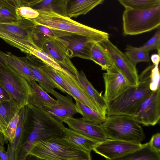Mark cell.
<instances>
[{
	"mask_svg": "<svg viewBox=\"0 0 160 160\" xmlns=\"http://www.w3.org/2000/svg\"><path fill=\"white\" fill-rule=\"evenodd\" d=\"M105 91L103 97L107 102L118 97L130 85L122 72L114 65L103 73Z\"/></svg>",
	"mask_w": 160,
	"mask_h": 160,
	"instance_id": "obj_13",
	"label": "cell"
},
{
	"mask_svg": "<svg viewBox=\"0 0 160 160\" xmlns=\"http://www.w3.org/2000/svg\"><path fill=\"white\" fill-rule=\"evenodd\" d=\"M30 88V94L27 106L42 108L46 110L53 107L57 100L51 97L38 84L32 80H27Z\"/></svg>",
	"mask_w": 160,
	"mask_h": 160,
	"instance_id": "obj_18",
	"label": "cell"
},
{
	"mask_svg": "<svg viewBox=\"0 0 160 160\" xmlns=\"http://www.w3.org/2000/svg\"><path fill=\"white\" fill-rule=\"evenodd\" d=\"M151 60L154 65L158 64L160 61V55L158 54H152L151 57Z\"/></svg>",
	"mask_w": 160,
	"mask_h": 160,
	"instance_id": "obj_44",
	"label": "cell"
},
{
	"mask_svg": "<svg viewBox=\"0 0 160 160\" xmlns=\"http://www.w3.org/2000/svg\"><path fill=\"white\" fill-rule=\"evenodd\" d=\"M0 156L2 160H9L7 151H3L0 150Z\"/></svg>",
	"mask_w": 160,
	"mask_h": 160,
	"instance_id": "obj_45",
	"label": "cell"
},
{
	"mask_svg": "<svg viewBox=\"0 0 160 160\" xmlns=\"http://www.w3.org/2000/svg\"><path fill=\"white\" fill-rule=\"evenodd\" d=\"M22 108L11 99L0 102V115L8 125L10 121L19 112Z\"/></svg>",
	"mask_w": 160,
	"mask_h": 160,
	"instance_id": "obj_34",
	"label": "cell"
},
{
	"mask_svg": "<svg viewBox=\"0 0 160 160\" xmlns=\"http://www.w3.org/2000/svg\"><path fill=\"white\" fill-rule=\"evenodd\" d=\"M74 99L77 112L82 116L81 118L82 120L97 124H102L104 122L106 117L76 99Z\"/></svg>",
	"mask_w": 160,
	"mask_h": 160,
	"instance_id": "obj_28",
	"label": "cell"
},
{
	"mask_svg": "<svg viewBox=\"0 0 160 160\" xmlns=\"http://www.w3.org/2000/svg\"><path fill=\"white\" fill-rule=\"evenodd\" d=\"M0 85L18 106L27 105L31 92L28 82L8 65L0 62Z\"/></svg>",
	"mask_w": 160,
	"mask_h": 160,
	"instance_id": "obj_8",
	"label": "cell"
},
{
	"mask_svg": "<svg viewBox=\"0 0 160 160\" xmlns=\"http://www.w3.org/2000/svg\"><path fill=\"white\" fill-rule=\"evenodd\" d=\"M54 31L55 37L60 40L67 55L69 58L78 57L91 60V49L96 42L80 35Z\"/></svg>",
	"mask_w": 160,
	"mask_h": 160,
	"instance_id": "obj_9",
	"label": "cell"
},
{
	"mask_svg": "<svg viewBox=\"0 0 160 160\" xmlns=\"http://www.w3.org/2000/svg\"><path fill=\"white\" fill-rule=\"evenodd\" d=\"M153 66H148L139 76L137 85L130 86L115 98L107 102L108 116L135 115L141 103L152 92L149 85L151 71Z\"/></svg>",
	"mask_w": 160,
	"mask_h": 160,
	"instance_id": "obj_2",
	"label": "cell"
},
{
	"mask_svg": "<svg viewBox=\"0 0 160 160\" xmlns=\"http://www.w3.org/2000/svg\"><path fill=\"white\" fill-rule=\"evenodd\" d=\"M16 8L11 0H0V23H9L22 19L17 15Z\"/></svg>",
	"mask_w": 160,
	"mask_h": 160,
	"instance_id": "obj_32",
	"label": "cell"
},
{
	"mask_svg": "<svg viewBox=\"0 0 160 160\" xmlns=\"http://www.w3.org/2000/svg\"><path fill=\"white\" fill-rule=\"evenodd\" d=\"M102 125L108 139L140 143L145 137L142 128L132 117L108 116Z\"/></svg>",
	"mask_w": 160,
	"mask_h": 160,
	"instance_id": "obj_5",
	"label": "cell"
},
{
	"mask_svg": "<svg viewBox=\"0 0 160 160\" xmlns=\"http://www.w3.org/2000/svg\"><path fill=\"white\" fill-rule=\"evenodd\" d=\"M91 59V60L100 66L103 70L106 71L113 64L107 51L100 42H96L92 46Z\"/></svg>",
	"mask_w": 160,
	"mask_h": 160,
	"instance_id": "obj_25",
	"label": "cell"
},
{
	"mask_svg": "<svg viewBox=\"0 0 160 160\" xmlns=\"http://www.w3.org/2000/svg\"><path fill=\"white\" fill-rule=\"evenodd\" d=\"M68 0H39L32 8L36 10L52 12L58 14L67 16Z\"/></svg>",
	"mask_w": 160,
	"mask_h": 160,
	"instance_id": "obj_26",
	"label": "cell"
},
{
	"mask_svg": "<svg viewBox=\"0 0 160 160\" xmlns=\"http://www.w3.org/2000/svg\"><path fill=\"white\" fill-rule=\"evenodd\" d=\"M150 146L155 150L160 152V134L157 133L153 135L148 142Z\"/></svg>",
	"mask_w": 160,
	"mask_h": 160,
	"instance_id": "obj_40",
	"label": "cell"
},
{
	"mask_svg": "<svg viewBox=\"0 0 160 160\" xmlns=\"http://www.w3.org/2000/svg\"><path fill=\"white\" fill-rule=\"evenodd\" d=\"M65 132L66 137L73 143L90 152L100 142L70 128H66Z\"/></svg>",
	"mask_w": 160,
	"mask_h": 160,
	"instance_id": "obj_27",
	"label": "cell"
},
{
	"mask_svg": "<svg viewBox=\"0 0 160 160\" xmlns=\"http://www.w3.org/2000/svg\"><path fill=\"white\" fill-rule=\"evenodd\" d=\"M50 37H56L54 30L42 25H36L32 37L34 44L39 42Z\"/></svg>",
	"mask_w": 160,
	"mask_h": 160,
	"instance_id": "obj_35",
	"label": "cell"
},
{
	"mask_svg": "<svg viewBox=\"0 0 160 160\" xmlns=\"http://www.w3.org/2000/svg\"><path fill=\"white\" fill-rule=\"evenodd\" d=\"M122 17L124 35L141 34L160 27V6L145 11L125 9Z\"/></svg>",
	"mask_w": 160,
	"mask_h": 160,
	"instance_id": "obj_6",
	"label": "cell"
},
{
	"mask_svg": "<svg viewBox=\"0 0 160 160\" xmlns=\"http://www.w3.org/2000/svg\"><path fill=\"white\" fill-rule=\"evenodd\" d=\"M19 118V113L15 115L7 125L6 130L7 141L9 143H12L14 139Z\"/></svg>",
	"mask_w": 160,
	"mask_h": 160,
	"instance_id": "obj_39",
	"label": "cell"
},
{
	"mask_svg": "<svg viewBox=\"0 0 160 160\" xmlns=\"http://www.w3.org/2000/svg\"><path fill=\"white\" fill-rule=\"evenodd\" d=\"M2 52H3L0 50V62L3 64H7L3 55Z\"/></svg>",
	"mask_w": 160,
	"mask_h": 160,
	"instance_id": "obj_47",
	"label": "cell"
},
{
	"mask_svg": "<svg viewBox=\"0 0 160 160\" xmlns=\"http://www.w3.org/2000/svg\"><path fill=\"white\" fill-rule=\"evenodd\" d=\"M38 64L40 69L55 84L57 87V89L71 96L68 88L58 71L45 64L39 58Z\"/></svg>",
	"mask_w": 160,
	"mask_h": 160,
	"instance_id": "obj_29",
	"label": "cell"
},
{
	"mask_svg": "<svg viewBox=\"0 0 160 160\" xmlns=\"http://www.w3.org/2000/svg\"><path fill=\"white\" fill-rule=\"evenodd\" d=\"M36 24L28 19L9 23H0V38L10 45L28 54L34 44L32 37Z\"/></svg>",
	"mask_w": 160,
	"mask_h": 160,
	"instance_id": "obj_7",
	"label": "cell"
},
{
	"mask_svg": "<svg viewBox=\"0 0 160 160\" xmlns=\"http://www.w3.org/2000/svg\"><path fill=\"white\" fill-rule=\"evenodd\" d=\"M17 14L21 18L28 19L36 18L39 13L37 10L28 6H22L16 9Z\"/></svg>",
	"mask_w": 160,
	"mask_h": 160,
	"instance_id": "obj_37",
	"label": "cell"
},
{
	"mask_svg": "<svg viewBox=\"0 0 160 160\" xmlns=\"http://www.w3.org/2000/svg\"><path fill=\"white\" fill-rule=\"evenodd\" d=\"M7 126V125L0 115V132L3 135L7 141L6 130Z\"/></svg>",
	"mask_w": 160,
	"mask_h": 160,
	"instance_id": "obj_42",
	"label": "cell"
},
{
	"mask_svg": "<svg viewBox=\"0 0 160 160\" xmlns=\"http://www.w3.org/2000/svg\"><path fill=\"white\" fill-rule=\"evenodd\" d=\"M125 9L148 10L160 6V0H119Z\"/></svg>",
	"mask_w": 160,
	"mask_h": 160,
	"instance_id": "obj_30",
	"label": "cell"
},
{
	"mask_svg": "<svg viewBox=\"0 0 160 160\" xmlns=\"http://www.w3.org/2000/svg\"><path fill=\"white\" fill-rule=\"evenodd\" d=\"M37 11L39 13L38 17L28 19L36 25H42L53 30L84 36L95 42L101 43L109 39L108 33L81 24L68 16L52 12Z\"/></svg>",
	"mask_w": 160,
	"mask_h": 160,
	"instance_id": "obj_4",
	"label": "cell"
},
{
	"mask_svg": "<svg viewBox=\"0 0 160 160\" xmlns=\"http://www.w3.org/2000/svg\"><path fill=\"white\" fill-rule=\"evenodd\" d=\"M29 154L44 160H92L91 152L66 137L52 138L37 142Z\"/></svg>",
	"mask_w": 160,
	"mask_h": 160,
	"instance_id": "obj_3",
	"label": "cell"
},
{
	"mask_svg": "<svg viewBox=\"0 0 160 160\" xmlns=\"http://www.w3.org/2000/svg\"><path fill=\"white\" fill-rule=\"evenodd\" d=\"M28 117L25 130L14 154V160H24L38 142L66 137L63 123L42 108L27 106Z\"/></svg>",
	"mask_w": 160,
	"mask_h": 160,
	"instance_id": "obj_1",
	"label": "cell"
},
{
	"mask_svg": "<svg viewBox=\"0 0 160 160\" xmlns=\"http://www.w3.org/2000/svg\"><path fill=\"white\" fill-rule=\"evenodd\" d=\"M110 55L113 64L122 72L130 85L135 86L139 82V76L134 66L125 53L107 39L100 43Z\"/></svg>",
	"mask_w": 160,
	"mask_h": 160,
	"instance_id": "obj_11",
	"label": "cell"
},
{
	"mask_svg": "<svg viewBox=\"0 0 160 160\" xmlns=\"http://www.w3.org/2000/svg\"><path fill=\"white\" fill-rule=\"evenodd\" d=\"M143 47L146 48L149 51L156 50L158 54H160V27L153 36L145 43Z\"/></svg>",
	"mask_w": 160,
	"mask_h": 160,
	"instance_id": "obj_36",
	"label": "cell"
},
{
	"mask_svg": "<svg viewBox=\"0 0 160 160\" xmlns=\"http://www.w3.org/2000/svg\"><path fill=\"white\" fill-rule=\"evenodd\" d=\"M125 54L131 62L135 66L140 62H149V51L142 46L136 47L127 45Z\"/></svg>",
	"mask_w": 160,
	"mask_h": 160,
	"instance_id": "obj_31",
	"label": "cell"
},
{
	"mask_svg": "<svg viewBox=\"0 0 160 160\" xmlns=\"http://www.w3.org/2000/svg\"><path fill=\"white\" fill-rule=\"evenodd\" d=\"M0 160H1V158L0 156Z\"/></svg>",
	"mask_w": 160,
	"mask_h": 160,
	"instance_id": "obj_48",
	"label": "cell"
},
{
	"mask_svg": "<svg viewBox=\"0 0 160 160\" xmlns=\"http://www.w3.org/2000/svg\"><path fill=\"white\" fill-rule=\"evenodd\" d=\"M63 122L70 128L100 142L108 139L102 124H97L85 121L81 118L73 117L65 118Z\"/></svg>",
	"mask_w": 160,
	"mask_h": 160,
	"instance_id": "obj_15",
	"label": "cell"
},
{
	"mask_svg": "<svg viewBox=\"0 0 160 160\" xmlns=\"http://www.w3.org/2000/svg\"><path fill=\"white\" fill-rule=\"evenodd\" d=\"M104 2V0H68L67 16L70 18H76L85 15Z\"/></svg>",
	"mask_w": 160,
	"mask_h": 160,
	"instance_id": "obj_21",
	"label": "cell"
},
{
	"mask_svg": "<svg viewBox=\"0 0 160 160\" xmlns=\"http://www.w3.org/2000/svg\"><path fill=\"white\" fill-rule=\"evenodd\" d=\"M75 77L87 95L100 110L101 114L106 117L107 102L101 93L94 88L82 71H78Z\"/></svg>",
	"mask_w": 160,
	"mask_h": 160,
	"instance_id": "obj_19",
	"label": "cell"
},
{
	"mask_svg": "<svg viewBox=\"0 0 160 160\" xmlns=\"http://www.w3.org/2000/svg\"><path fill=\"white\" fill-rule=\"evenodd\" d=\"M142 145L141 143L108 138L100 142L92 150L106 159L111 160L137 150Z\"/></svg>",
	"mask_w": 160,
	"mask_h": 160,
	"instance_id": "obj_14",
	"label": "cell"
},
{
	"mask_svg": "<svg viewBox=\"0 0 160 160\" xmlns=\"http://www.w3.org/2000/svg\"><path fill=\"white\" fill-rule=\"evenodd\" d=\"M19 58L34 74L39 85L46 92L52 94L57 87L39 68V58L30 54H28L25 57Z\"/></svg>",
	"mask_w": 160,
	"mask_h": 160,
	"instance_id": "obj_20",
	"label": "cell"
},
{
	"mask_svg": "<svg viewBox=\"0 0 160 160\" xmlns=\"http://www.w3.org/2000/svg\"><path fill=\"white\" fill-rule=\"evenodd\" d=\"M56 99L57 102L50 109L46 110L52 116L63 122L67 118L72 117L77 113L76 107L71 96H64L54 90L52 94Z\"/></svg>",
	"mask_w": 160,
	"mask_h": 160,
	"instance_id": "obj_16",
	"label": "cell"
},
{
	"mask_svg": "<svg viewBox=\"0 0 160 160\" xmlns=\"http://www.w3.org/2000/svg\"><path fill=\"white\" fill-rule=\"evenodd\" d=\"M28 108L27 106L22 108L19 112V120L15 136L11 143L8 145L7 152L9 160H14V154L18 146L21 137L25 130L27 122Z\"/></svg>",
	"mask_w": 160,
	"mask_h": 160,
	"instance_id": "obj_22",
	"label": "cell"
},
{
	"mask_svg": "<svg viewBox=\"0 0 160 160\" xmlns=\"http://www.w3.org/2000/svg\"><path fill=\"white\" fill-rule=\"evenodd\" d=\"M158 65V64H153L151 71L149 88L152 91L160 88V72Z\"/></svg>",
	"mask_w": 160,
	"mask_h": 160,
	"instance_id": "obj_38",
	"label": "cell"
},
{
	"mask_svg": "<svg viewBox=\"0 0 160 160\" xmlns=\"http://www.w3.org/2000/svg\"><path fill=\"white\" fill-rule=\"evenodd\" d=\"M106 160H160V152L154 150L148 142L137 150L118 158Z\"/></svg>",
	"mask_w": 160,
	"mask_h": 160,
	"instance_id": "obj_23",
	"label": "cell"
},
{
	"mask_svg": "<svg viewBox=\"0 0 160 160\" xmlns=\"http://www.w3.org/2000/svg\"><path fill=\"white\" fill-rule=\"evenodd\" d=\"M58 72L72 97L102 114L100 110L84 92L74 75L66 69L63 72L58 71Z\"/></svg>",
	"mask_w": 160,
	"mask_h": 160,
	"instance_id": "obj_17",
	"label": "cell"
},
{
	"mask_svg": "<svg viewBox=\"0 0 160 160\" xmlns=\"http://www.w3.org/2000/svg\"><path fill=\"white\" fill-rule=\"evenodd\" d=\"M24 160H44L38 158L33 155L28 154Z\"/></svg>",
	"mask_w": 160,
	"mask_h": 160,
	"instance_id": "obj_46",
	"label": "cell"
},
{
	"mask_svg": "<svg viewBox=\"0 0 160 160\" xmlns=\"http://www.w3.org/2000/svg\"><path fill=\"white\" fill-rule=\"evenodd\" d=\"M2 54L7 63L27 80L37 82V79L32 71L25 65L19 57L10 52H3Z\"/></svg>",
	"mask_w": 160,
	"mask_h": 160,
	"instance_id": "obj_24",
	"label": "cell"
},
{
	"mask_svg": "<svg viewBox=\"0 0 160 160\" xmlns=\"http://www.w3.org/2000/svg\"><path fill=\"white\" fill-rule=\"evenodd\" d=\"M139 124L154 126L160 118V89L152 91L141 103L132 117Z\"/></svg>",
	"mask_w": 160,
	"mask_h": 160,
	"instance_id": "obj_10",
	"label": "cell"
},
{
	"mask_svg": "<svg viewBox=\"0 0 160 160\" xmlns=\"http://www.w3.org/2000/svg\"><path fill=\"white\" fill-rule=\"evenodd\" d=\"M29 54L37 57L57 71L63 72L66 69L58 63L50 55L35 44L31 47Z\"/></svg>",
	"mask_w": 160,
	"mask_h": 160,
	"instance_id": "obj_33",
	"label": "cell"
},
{
	"mask_svg": "<svg viewBox=\"0 0 160 160\" xmlns=\"http://www.w3.org/2000/svg\"><path fill=\"white\" fill-rule=\"evenodd\" d=\"M34 44L50 55L62 68L75 76L78 71L67 55L58 38L48 37Z\"/></svg>",
	"mask_w": 160,
	"mask_h": 160,
	"instance_id": "obj_12",
	"label": "cell"
},
{
	"mask_svg": "<svg viewBox=\"0 0 160 160\" xmlns=\"http://www.w3.org/2000/svg\"><path fill=\"white\" fill-rule=\"evenodd\" d=\"M11 98L8 93L0 85V102L11 100Z\"/></svg>",
	"mask_w": 160,
	"mask_h": 160,
	"instance_id": "obj_41",
	"label": "cell"
},
{
	"mask_svg": "<svg viewBox=\"0 0 160 160\" xmlns=\"http://www.w3.org/2000/svg\"><path fill=\"white\" fill-rule=\"evenodd\" d=\"M8 143L5 138L3 135L0 132V150L4 151H5V145Z\"/></svg>",
	"mask_w": 160,
	"mask_h": 160,
	"instance_id": "obj_43",
	"label": "cell"
}]
</instances>
